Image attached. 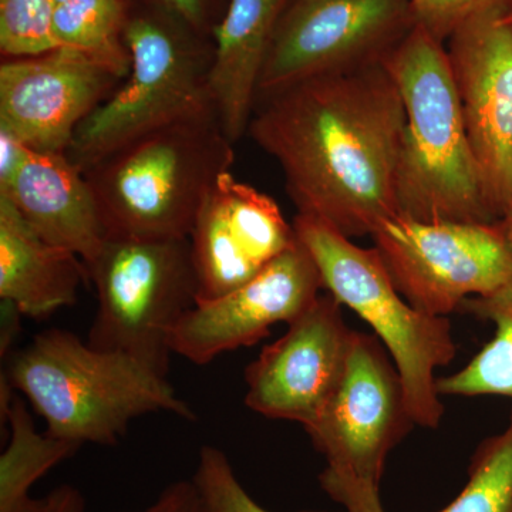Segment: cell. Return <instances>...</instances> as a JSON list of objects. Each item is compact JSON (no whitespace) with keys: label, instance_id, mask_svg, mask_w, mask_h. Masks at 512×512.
Segmentation results:
<instances>
[{"label":"cell","instance_id":"5","mask_svg":"<svg viewBox=\"0 0 512 512\" xmlns=\"http://www.w3.org/2000/svg\"><path fill=\"white\" fill-rule=\"evenodd\" d=\"M296 237L318 266L323 288L375 330L402 377L414 424L437 429L444 406L436 370L456 357L451 323L413 308L397 291L376 248H362L328 222L298 214Z\"/></svg>","mask_w":512,"mask_h":512},{"label":"cell","instance_id":"15","mask_svg":"<svg viewBox=\"0 0 512 512\" xmlns=\"http://www.w3.org/2000/svg\"><path fill=\"white\" fill-rule=\"evenodd\" d=\"M296 241L274 198L238 181L231 171L202 202L190 242L198 299L211 301L247 284Z\"/></svg>","mask_w":512,"mask_h":512},{"label":"cell","instance_id":"18","mask_svg":"<svg viewBox=\"0 0 512 512\" xmlns=\"http://www.w3.org/2000/svg\"><path fill=\"white\" fill-rule=\"evenodd\" d=\"M84 284L90 279L82 259L40 238L0 195V301L45 318L74 305Z\"/></svg>","mask_w":512,"mask_h":512},{"label":"cell","instance_id":"12","mask_svg":"<svg viewBox=\"0 0 512 512\" xmlns=\"http://www.w3.org/2000/svg\"><path fill=\"white\" fill-rule=\"evenodd\" d=\"M353 330L330 293L288 323V330L245 370V404L268 419L309 430L345 372Z\"/></svg>","mask_w":512,"mask_h":512},{"label":"cell","instance_id":"31","mask_svg":"<svg viewBox=\"0 0 512 512\" xmlns=\"http://www.w3.org/2000/svg\"><path fill=\"white\" fill-rule=\"evenodd\" d=\"M501 224L504 225V228L507 229L508 235H510L512 239V201L508 204V207L505 208L503 217H501Z\"/></svg>","mask_w":512,"mask_h":512},{"label":"cell","instance_id":"25","mask_svg":"<svg viewBox=\"0 0 512 512\" xmlns=\"http://www.w3.org/2000/svg\"><path fill=\"white\" fill-rule=\"evenodd\" d=\"M417 25L441 43L458 28L483 13L510 12L512 0H412Z\"/></svg>","mask_w":512,"mask_h":512},{"label":"cell","instance_id":"4","mask_svg":"<svg viewBox=\"0 0 512 512\" xmlns=\"http://www.w3.org/2000/svg\"><path fill=\"white\" fill-rule=\"evenodd\" d=\"M234 161V143L210 107L128 141L83 173L107 237L185 239Z\"/></svg>","mask_w":512,"mask_h":512},{"label":"cell","instance_id":"3","mask_svg":"<svg viewBox=\"0 0 512 512\" xmlns=\"http://www.w3.org/2000/svg\"><path fill=\"white\" fill-rule=\"evenodd\" d=\"M384 66L399 87L406 113L396 177L399 214L427 222H497L444 43L416 25Z\"/></svg>","mask_w":512,"mask_h":512},{"label":"cell","instance_id":"13","mask_svg":"<svg viewBox=\"0 0 512 512\" xmlns=\"http://www.w3.org/2000/svg\"><path fill=\"white\" fill-rule=\"evenodd\" d=\"M123 82L70 47L0 66V131L40 153H67L77 127Z\"/></svg>","mask_w":512,"mask_h":512},{"label":"cell","instance_id":"17","mask_svg":"<svg viewBox=\"0 0 512 512\" xmlns=\"http://www.w3.org/2000/svg\"><path fill=\"white\" fill-rule=\"evenodd\" d=\"M286 0H229L214 26L208 86L222 130L232 143L248 133L259 82Z\"/></svg>","mask_w":512,"mask_h":512},{"label":"cell","instance_id":"30","mask_svg":"<svg viewBox=\"0 0 512 512\" xmlns=\"http://www.w3.org/2000/svg\"><path fill=\"white\" fill-rule=\"evenodd\" d=\"M42 512H87V504L76 487L63 484L46 495Z\"/></svg>","mask_w":512,"mask_h":512},{"label":"cell","instance_id":"14","mask_svg":"<svg viewBox=\"0 0 512 512\" xmlns=\"http://www.w3.org/2000/svg\"><path fill=\"white\" fill-rule=\"evenodd\" d=\"M320 289L318 266L296 237L247 284L195 303L174 330L171 349L194 365H208L224 353L268 338L276 323H291L319 298Z\"/></svg>","mask_w":512,"mask_h":512},{"label":"cell","instance_id":"29","mask_svg":"<svg viewBox=\"0 0 512 512\" xmlns=\"http://www.w3.org/2000/svg\"><path fill=\"white\" fill-rule=\"evenodd\" d=\"M22 312L12 302L0 303V357L8 359L15 350L16 340L22 333Z\"/></svg>","mask_w":512,"mask_h":512},{"label":"cell","instance_id":"10","mask_svg":"<svg viewBox=\"0 0 512 512\" xmlns=\"http://www.w3.org/2000/svg\"><path fill=\"white\" fill-rule=\"evenodd\" d=\"M413 424L402 377L383 343L353 330L342 379L306 430L326 468L380 488L387 456Z\"/></svg>","mask_w":512,"mask_h":512},{"label":"cell","instance_id":"28","mask_svg":"<svg viewBox=\"0 0 512 512\" xmlns=\"http://www.w3.org/2000/svg\"><path fill=\"white\" fill-rule=\"evenodd\" d=\"M29 148L6 131H0V190L10 183L19 170Z\"/></svg>","mask_w":512,"mask_h":512},{"label":"cell","instance_id":"2","mask_svg":"<svg viewBox=\"0 0 512 512\" xmlns=\"http://www.w3.org/2000/svg\"><path fill=\"white\" fill-rule=\"evenodd\" d=\"M3 372L45 419L47 434L80 446H114L146 414L195 420L167 377L124 353L93 348L69 330L37 333L6 359Z\"/></svg>","mask_w":512,"mask_h":512},{"label":"cell","instance_id":"20","mask_svg":"<svg viewBox=\"0 0 512 512\" xmlns=\"http://www.w3.org/2000/svg\"><path fill=\"white\" fill-rule=\"evenodd\" d=\"M8 446L0 454V512H42L45 498L30 497V490L57 464L82 447L50 434L39 433L28 403L16 394L10 406Z\"/></svg>","mask_w":512,"mask_h":512},{"label":"cell","instance_id":"21","mask_svg":"<svg viewBox=\"0 0 512 512\" xmlns=\"http://www.w3.org/2000/svg\"><path fill=\"white\" fill-rule=\"evenodd\" d=\"M460 312L493 323L494 338L466 367L437 379V392L440 396L512 399V281L490 295L467 299Z\"/></svg>","mask_w":512,"mask_h":512},{"label":"cell","instance_id":"11","mask_svg":"<svg viewBox=\"0 0 512 512\" xmlns=\"http://www.w3.org/2000/svg\"><path fill=\"white\" fill-rule=\"evenodd\" d=\"M495 10L468 20L447 55L485 197L497 220L512 201V25Z\"/></svg>","mask_w":512,"mask_h":512},{"label":"cell","instance_id":"22","mask_svg":"<svg viewBox=\"0 0 512 512\" xmlns=\"http://www.w3.org/2000/svg\"><path fill=\"white\" fill-rule=\"evenodd\" d=\"M127 19L124 0H63L56 5L53 32L59 47L93 57L124 80L130 72Z\"/></svg>","mask_w":512,"mask_h":512},{"label":"cell","instance_id":"9","mask_svg":"<svg viewBox=\"0 0 512 512\" xmlns=\"http://www.w3.org/2000/svg\"><path fill=\"white\" fill-rule=\"evenodd\" d=\"M416 25L412 0H286L256 103L305 80L383 64Z\"/></svg>","mask_w":512,"mask_h":512},{"label":"cell","instance_id":"27","mask_svg":"<svg viewBox=\"0 0 512 512\" xmlns=\"http://www.w3.org/2000/svg\"><path fill=\"white\" fill-rule=\"evenodd\" d=\"M161 9L171 13L195 32L207 25L208 0H154Z\"/></svg>","mask_w":512,"mask_h":512},{"label":"cell","instance_id":"32","mask_svg":"<svg viewBox=\"0 0 512 512\" xmlns=\"http://www.w3.org/2000/svg\"><path fill=\"white\" fill-rule=\"evenodd\" d=\"M505 18H507L508 22H510L512 25V9L510 10V12L507 13V16H505Z\"/></svg>","mask_w":512,"mask_h":512},{"label":"cell","instance_id":"7","mask_svg":"<svg viewBox=\"0 0 512 512\" xmlns=\"http://www.w3.org/2000/svg\"><path fill=\"white\" fill-rule=\"evenodd\" d=\"M181 23L165 10L127 19L130 72L77 127L67 156L80 170L148 131L214 107L208 86L214 52L185 35Z\"/></svg>","mask_w":512,"mask_h":512},{"label":"cell","instance_id":"8","mask_svg":"<svg viewBox=\"0 0 512 512\" xmlns=\"http://www.w3.org/2000/svg\"><path fill=\"white\" fill-rule=\"evenodd\" d=\"M394 286L424 313L447 316L512 281V239L497 222L417 221L396 215L372 234Z\"/></svg>","mask_w":512,"mask_h":512},{"label":"cell","instance_id":"24","mask_svg":"<svg viewBox=\"0 0 512 512\" xmlns=\"http://www.w3.org/2000/svg\"><path fill=\"white\" fill-rule=\"evenodd\" d=\"M192 480L204 497L210 512H271L256 503L245 490L227 454L220 448L214 446L201 448Z\"/></svg>","mask_w":512,"mask_h":512},{"label":"cell","instance_id":"1","mask_svg":"<svg viewBox=\"0 0 512 512\" xmlns=\"http://www.w3.org/2000/svg\"><path fill=\"white\" fill-rule=\"evenodd\" d=\"M406 113L383 64L293 84L256 103L249 136L281 165L298 214L352 239L399 214Z\"/></svg>","mask_w":512,"mask_h":512},{"label":"cell","instance_id":"6","mask_svg":"<svg viewBox=\"0 0 512 512\" xmlns=\"http://www.w3.org/2000/svg\"><path fill=\"white\" fill-rule=\"evenodd\" d=\"M86 268L97 296L86 342L167 377L174 330L198 299L190 238L107 237Z\"/></svg>","mask_w":512,"mask_h":512},{"label":"cell","instance_id":"26","mask_svg":"<svg viewBox=\"0 0 512 512\" xmlns=\"http://www.w3.org/2000/svg\"><path fill=\"white\" fill-rule=\"evenodd\" d=\"M133 512H210L194 480L168 485L150 507Z\"/></svg>","mask_w":512,"mask_h":512},{"label":"cell","instance_id":"16","mask_svg":"<svg viewBox=\"0 0 512 512\" xmlns=\"http://www.w3.org/2000/svg\"><path fill=\"white\" fill-rule=\"evenodd\" d=\"M0 195L40 238L73 252L84 264L99 254L107 239L92 187L67 153L28 150Z\"/></svg>","mask_w":512,"mask_h":512},{"label":"cell","instance_id":"33","mask_svg":"<svg viewBox=\"0 0 512 512\" xmlns=\"http://www.w3.org/2000/svg\"><path fill=\"white\" fill-rule=\"evenodd\" d=\"M55 2H56V5H57V3L63 2V0H55Z\"/></svg>","mask_w":512,"mask_h":512},{"label":"cell","instance_id":"19","mask_svg":"<svg viewBox=\"0 0 512 512\" xmlns=\"http://www.w3.org/2000/svg\"><path fill=\"white\" fill-rule=\"evenodd\" d=\"M319 483L346 512H384L380 488L325 468ZM439 512H512V413L503 433L485 439L471 457L468 481Z\"/></svg>","mask_w":512,"mask_h":512},{"label":"cell","instance_id":"23","mask_svg":"<svg viewBox=\"0 0 512 512\" xmlns=\"http://www.w3.org/2000/svg\"><path fill=\"white\" fill-rule=\"evenodd\" d=\"M55 0H0V50L8 59L57 49Z\"/></svg>","mask_w":512,"mask_h":512}]
</instances>
